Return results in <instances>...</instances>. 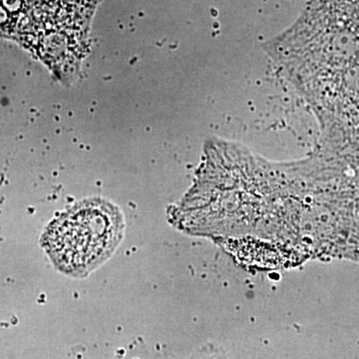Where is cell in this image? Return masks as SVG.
Masks as SVG:
<instances>
[{
    "label": "cell",
    "mask_w": 359,
    "mask_h": 359,
    "mask_svg": "<svg viewBox=\"0 0 359 359\" xmlns=\"http://www.w3.org/2000/svg\"><path fill=\"white\" fill-rule=\"evenodd\" d=\"M37 0H0V37L20 41L27 32Z\"/></svg>",
    "instance_id": "3957f363"
},
{
    "label": "cell",
    "mask_w": 359,
    "mask_h": 359,
    "mask_svg": "<svg viewBox=\"0 0 359 359\" xmlns=\"http://www.w3.org/2000/svg\"><path fill=\"white\" fill-rule=\"evenodd\" d=\"M125 226L117 205L99 198L84 200L48 224L41 245L57 271L84 278L112 257Z\"/></svg>",
    "instance_id": "6da1fadb"
},
{
    "label": "cell",
    "mask_w": 359,
    "mask_h": 359,
    "mask_svg": "<svg viewBox=\"0 0 359 359\" xmlns=\"http://www.w3.org/2000/svg\"><path fill=\"white\" fill-rule=\"evenodd\" d=\"M98 0H41L23 48L59 79L72 76L86 56V39Z\"/></svg>",
    "instance_id": "7a4b0ae2"
}]
</instances>
